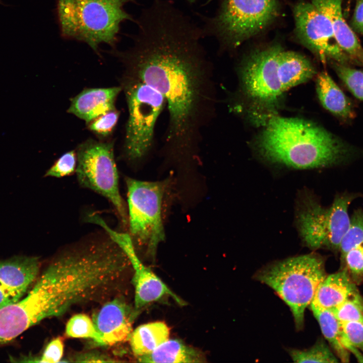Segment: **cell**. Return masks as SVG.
Masks as SVG:
<instances>
[{"label": "cell", "instance_id": "1", "mask_svg": "<svg viewBox=\"0 0 363 363\" xmlns=\"http://www.w3.org/2000/svg\"><path fill=\"white\" fill-rule=\"evenodd\" d=\"M137 24L133 47L111 52L123 62L126 75L164 97L168 116L163 150L178 161L191 159L216 113L213 69L200 41L203 32L165 3L146 9Z\"/></svg>", "mask_w": 363, "mask_h": 363}, {"label": "cell", "instance_id": "2", "mask_svg": "<svg viewBox=\"0 0 363 363\" xmlns=\"http://www.w3.org/2000/svg\"><path fill=\"white\" fill-rule=\"evenodd\" d=\"M258 148L267 160L299 169L344 163L354 154L350 146L326 130L296 118L270 119Z\"/></svg>", "mask_w": 363, "mask_h": 363}, {"label": "cell", "instance_id": "3", "mask_svg": "<svg viewBox=\"0 0 363 363\" xmlns=\"http://www.w3.org/2000/svg\"><path fill=\"white\" fill-rule=\"evenodd\" d=\"M133 0H56L61 36L87 43L97 54L99 45L115 48L121 23L133 21L124 6Z\"/></svg>", "mask_w": 363, "mask_h": 363}, {"label": "cell", "instance_id": "4", "mask_svg": "<svg viewBox=\"0 0 363 363\" xmlns=\"http://www.w3.org/2000/svg\"><path fill=\"white\" fill-rule=\"evenodd\" d=\"M326 276L323 258L309 254L271 264L258 271L255 278L272 288L289 307L299 330L304 326L305 310Z\"/></svg>", "mask_w": 363, "mask_h": 363}, {"label": "cell", "instance_id": "5", "mask_svg": "<svg viewBox=\"0 0 363 363\" xmlns=\"http://www.w3.org/2000/svg\"><path fill=\"white\" fill-rule=\"evenodd\" d=\"M129 111L124 152L130 162L139 161L154 145L156 123L165 106L162 95L151 86L126 75L122 81Z\"/></svg>", "mask_w": 363, "mask_h": 363}, {"label": "cell", "instance_id": "6", "mask_svg": "<svg viewBox=\"0 0 363 363\" xmlns=\"http://www.w3.org/2000/svg\"><path fill=\"white\" fill-rule=\"evenodd\" d=\"M278 13L277 0H223L205 30L222 44L235 47L263 31Z\"/></svg>", "mask_w": 363, "mask_h": 363}, {"label": "cell", "instance_id": "7", "mask_svg": "<svg viewBox=\"0 0 363 363\" xmlns=\"http://www.w3.org/2000/svg\"><path fill=\"white\" fill-rule=\"evenodd\" d=\"M128 223L133 244L145 249L154 259L158 246L165 238L161 214L164 185L160 182L126 178Z\"/></svg>", "mask_w": 363, "mask_h": 363}, {"label": "cell", "instance_id": "8", "mask_svg": "<svg viewBox=\"0 0 363 363\" xmlns=\"http://www.w3.org/2000/svg\"><path fill=\"white\" fill-rule=\"evenodd\" d=\"M76 170L80 186L102 195L114 208L122 224L128 223L127 208L120 195L113 144L88 140L76 152Z\"/></svg>", "mask_w": 363, "mask_h": 363}, {"label": "cell", "instance_id": "9", "mask_svg": "<svg viewBox=\"0 0 363 363\" xmlns=\"http://www.w3.org/2000/svg\"><path fill=\"white\" fill-rule=\"evenodd\" d=\"M360 194L337 195L331 206L325 208L312 199L304 202L297 222L304 241L311 249L326 248L339 252L341 242L350 224L348 208Z\"/></svg>", "mask_w": 363, "mask_h": 363}, {"label": "cell", "instance_id": "10", "mask_svg": "<svg viewBox=\"0 0 363 363\" xmlns=\"http://www.w3.org/2000/svg\"><path fill=\"white\" fill-rule=\"evenodd\" d=\"M293 15L299 40L323 62L328 59L347 65L354 62L339 46L329 20L312 3L299 1L293 7Z\"/></svg>", "mask_w": 363, "mask_h": 363}, {"label": "cell", "instance_id": "11", "mask_svg": "<svg viewBox=\"0 0 363 363\" xmlns=\"http://www.w3.org/2000/svg\"><path fill=\"white\" fill-rule=\"evenodd\" d=\"M278 44L257 50L243 65L241 77L245 91L255 102L270 106L283 92L278 72Z\"/></svg>", "mask_w": 363, "mask_h": 363}, {"label": "cell", "instance_id": "12", "mask_svg": "<svg viewBox=\"0 0 363 363\" xmlns=\"http://www.w3.org/2000/svg\"><path fill=\"white\" fill-rule=\"evenodd\" d=\"M40 263L35 257L0 261V309L21 299L36 280Z\"/></svg>", "mask_w": 363, "mask_h": 363}, {"label": "cell", "instance_id": "13", "mask_svg": "<svg viewBox=\"0 0 363 363\" xmlns=\"http://www.w3.org/2000/svg\"><path fill=\"white\" fill-rule=\"evenodd\" d=\"M136 317L134 309L121 298H115L104 304L92 320L104 344L112 345L130 339Z\"/></svg>", "mask_w": 363, "mask_h": 363}, {"label": "cell", "instance_id": "14", "mask_svg": "<svg viewBox=\"0 0 363 363\" xmlns=\"http://www.w3.org/2000/svg\"><path fill=\"white\" fill-rule=\"evenodd\" d=\"M311 1L330 21L340 48L355 63L363 66V47L343 16L342 0Z\"/></svg>", "mask_w": 363, "mask_h": 363}, {"label": "cell", "instance_id": "15", "mask_svg": "<svg viewBox=\"0 0 363 363\" xmlns=\"http://www.w3.org/2000/svg\"><path fill=\"white\" fill-rule=\"evenodd\" d=\"M122 90V86L85 89L71 99L68 111L89 124L115 108V101Z\"/></svg>", "mask_w": 363, "mask_h": 363}, {"label": "cell", "instance_id": "16", "mask_svg": "<svg viewBox=\"0 0 363 363\" xmlns=\"http://www.w3.org/2000/svg\"><path fill=\"white\" fill-rule=\"evenodd\" d=\"M134 274L133 278L135 286L134 311L137 316L142 309L149 304L159 301L165 297H170L178 304L185 302L154 274L151 270L139 261L132 266Z\"/></svg>", "mask_w": 363, "mask_h": 363}, {"label": "cell", "instance_id": "17", "mask_svg": "<svg viewBox=\"0 0 363 363\" xmlns=\"http://www.w3.org/2000/svg\"><path fill=\"white\" fill-rule=\"evenodd\" d=\"M357 291L356 284L343 268L326 276L318 286L310 305L333 311Z\"/></svg>", "mask_w": 363, "mask_h": 363}, {"label": "cell", "instance_id": "18", "mask_svg": "<svg viewBox=\"0 0 363 363\" xmlns=\"http://www.w3.org/2000/svg\"><path fill=\"white\" fill-rule=\"evenodd\" d=\"M278 72L283 92L311 79L316 70L302 55L282 49L278 57Z\"/></svg>", "mask_w": 363, "mask_h": 363}, {"label": "cell", "instance_id": "19", "mask_svg": "<svg viewBox=\"0 0 363 363\" xmlns=\"http://www.w3.org/2000/svg\"><path fill=\"white\" fill-rule=\"evenodd\" d=\"M316 89L321 103L327 110L344 119L354 116L351 102L327 72L318 75Z\"/></svg>", "mask_w": 363, "mask_h": 363}, {"label": "cell", "instance_id": "20", "mask_svg": "<svg viewBox=\"0 0 363 363\" xmlns=\"http://www.w3.org/2000/svg\"><path fill=\"white\" fill-rule=\"evenodd\" d=\"M141 362H202V353L181 340L168 339L153 352L137 358Z\"/></svg>", "mask_w": 363, "mask_h": 363}, {"label": "cell", "instance_id": "21", "mask_svg": "<svg viewBox=\"0 0 363 363\" xmlns=\"http://www.w3.org/2000/svg\"><path fill=\"white\" fill-rule=\"evenodd\" d=\"M169 333L167 325L161 321L139 326L132 332L130 338L134 355L138 358L153 352L169 339Z\"/></svg>", "mask_w": 363, "mask_h": 363}, {"label": "cell", "instance_id": "22", "mask_svg": "<svg viewBox=\"0 0 363 363\" xmlns=\"http://www.w3.org/2000/svg\"><path fill=\"white\" fill-rule=\"evenodd\" d=\"M310 307L323 336L334 349L338 359L342 362H349L350 352L343 343L341 323L333 311L311 305Z\"/></svg>", "mask_w": 363, "mask_h": 363}, {"label": "cell", "instance_id": "23", "mask_svg": "<svg viewBox=\"0 0 363 363\" xmlns=\"http://www.w3.org/2000/svg\"><path fill=\"white\" fill-rule=\"evenodd\" d=\"M288 351L292 360L295 362L334 363L339 361L337 356L322 339L318 340L308 349H290Z\"/></svg>", "mask_w": 363, "mask_h": 363}, {"label": "cell", "instance_id": "24", "mask_svg": "<svg viewBox=\"0 0 363 363\" xmlns=\"http://www.w3.org/2000/svg\"><path fill=\"white\" fill-rule=\"evenodd\" d=\"M66 334L72 338H90L97 343L104 345L93 320L85 314H79L72 317L67 324Z\"/></svg>", "mask_w": 363, "mask_h": 363}, {"label": "cell", "instance_id": "25", "mask_svg": "<svg viewBox=\"0 0 363 363\" xmlns=\"http://www.w3.org/2000/svg\"><path fill=\"white\" fill-rule=\"evenodd\" d=\"M343 343L359 362H363V322L349 321L341 323Z\"/></svg>", "mask_w": 363, "mask_h": 363}, {"label": "cell", "instance_id": "26", "mask_svg": "<svg viewBox=\"0 0 363 363\" xmlns=\"http://www.w3.org/2000/svg\"><path fill=\"white\" fill-rule=\"evenodd\" d=\"M363 244V210H354L349 227L343 237L340 247V257L351 249Z\"/></svg>", "mask_w": 363, "mask_h": 363}, {"label": "cell", "instance_id": "27", "mask_svg": "<svg viewBox=\"0 0 363 363\" xmlns=\"http://www.w3.org/2000/svg\"><path fill=\"white\" fill-rule=\"evenodd\" d=\"M332 62L338 76L349 90L356 98L363 101V71Z\"/></svg>", "mask_w": 363, "mask_h": 363}, {"label": "cell", "instance_id": "28", "mask_svg": "<svg viewBox=\"0 0 363 363\" xmlns=\"http://www.w3.org/2000/svg\"><path fill=\"white\" fill-rule=\"evenodd\" d=\"M340 323L349 321L363 322V298L358 290L333 311Z\"/></svg>", "mask_w": 363, "mask_h": 363}, {"label": "cell", "instance_id": "29", "mask_svg": "<svg viewBox=\"0 0 363 363\" xmlns=\"http://www.w3.org/2000/svg\"><path fill=\"white\" fill-rule=\"evenodd\" d=\"M349 276L356 284L363 281V244L351 249L340 257Z\"/></svg>", "mask_w": 363, "mask_h": 363}, {"label": "cell", "instance_id": "30", "mask_svg": "<svg viewBox=\"0 0 363 363\" xmlns=\"http://www.w3.org/2000/svg\"><path fill=\"white\" fill-rule=\"evenodd\" d=\"M77 164V153L71 150L63 154L47 170L45 176L63 177L76 172Z\"/></svg>", "mask_w": 363, "mask_h": 363}, {"label": "cell", "instance_id": "31", "mask_svg": "<svg viewBox=\"0 0 363 363\" xmlns=\"http://www.w3.org/2000/svg\"><path fill=\"white\" fill-rule=\"evenodd\" d=\"M119 117V112L115 108L96 118L88 124V128L94 133L106 137L112 133Z\"/></svg>", "mask_w": 363, "mask_h": 363}, {"label": "cell", "instance_id": "32", "mask_svg": "<svg viewBox=\"0 0 363 363\" xmlns=\"http://www.w3.org/2000/svg\"><path fill=\"white\" fill-rule=\"evenodd\" d=\"M64 352V343L60 337L52 340L46 346L42 355L39 358H23L22 359H31L29 362H40L54 363L60 362Z\"/></svg>", "mask_w": 363, "mask_h": 363}, {"label": "cell", "instance_id": "33", "mask_svg": "<svg viewBox=\"0 0 363 363\" xmlns=\"http://www.w3.org/2000/svg\"><path fill=\"white\" fill-rule=\"evenodd\" d=\"M350 26L354 32L363 35V0H356Z\"/></svg>", "mask_w": 363, "mask_h": 363}, {"label": "cell", "instance_id": "34", "mask_svg": "<svg viewBox=\"0 0 363 363\" xmlns=\"http://www.w3.org/2000/svg\"><path fill=\"white\" fill-rule=\"evenodd\" d=\"M76 362H114L112 358L98 352H89L78 355L75 358Z\"/></svg>", "mask_w": 363, "mask_h": 363}, {"label": "cell", "instance_id": "35", "mask_svg": "<svg viewBox=\"0 0 363 363\" xmlns=\"http://www.w3.org/2000/svg\"><path fill=\"white\" fill-rule=\"evenodd\" d=\"M188 2L191 3H194L196 0H187Z\"/></svg>", "mask_w": 363, "mask_h": 363}, {"label": "cell", "instance_id": "36", "mask_svg": "<svg viewBox=\"0 0 363 363\" xmlns=\"http://www.w3.org/2000/svg\"><path fill=\"white\" fill-rule=\"evenodd\" d=\"M211 1H212V0H208L207 3H209V2H210Z\"/></svg>", "mask_w": 363, "mask_h": 363}]
</instances>
